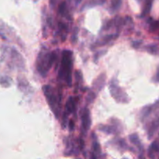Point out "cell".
<instances>
[{"label":"cell","instance_id":"6da1fadb","mask_svg":"<svg viewBox=\"0 0 159 159\" xmlns=\"http://www.w3.org/2000/svg\"><path fill=\"white\" fill-rule=\"evenodd\" d=\"M89 112H88V110H86V111H85L83 116H82V123H83V127L85 129H87V128L89 127Z\"/></svg>","mask_w":159,"mask_h":159},{"label":"cell","instance_id":"7a4b0ae2","mask_svg":"<svg viewBox=\"0 0 159 159\" xmlns=\"http://www.w3.org/2000/svg\"><path fill=\"white\" fill-rule=\"evenodd\" d=\"M66 108H67V111H68V113L73 111L74 108H75V102H74V99L72 97H71L69 100L67 102Z\"/></svg>","mask_w":159,"mask_h":159},{"label":"cell","instance_id":"3957f363","mask_svg":"<svg viewBox=\"0 0 159 159\" xmlns=\"http://www.w3.org/2000/svg\"><path fill=\"white\" fill-rule=\"evenodd\" d=\"M130 139H131V142L133 144H137V143H139L138 137H137V136L136 135V134H133V135H131V137H130Z\"/></svg>","mask_w":159,"mask_h":159},{"label":"cell","instance_id":"277c9868","mask_svg":"<svg viewBox=\"0 0 159 159\" xmlns=\"http://www.w3.org/2000/svg\"><path fill=\"white\" fill-rule=\"evenodd\" d=\"M65 8H66V5L65 3H62L60 5V7H59V11H60L61 13H65Z\"/></svg>","mask_w":159,"mask_h":159},{"label":"cell","instance_id":"5b68a950","mask_svg":"<svg viewBox=\"0 0 159 159\" xmlns=\"http://www.w3.org/2000/svg\"><path fill=\"white\" fill-rule=\"evenodd\" d=\"M74 127H75V124H74L73 120H71L70 122H69V129H70V131H73Z\"/></svg>","mask_w":159,"mask_h":159},{"label":"cell","instance_id":"8992f818","mask_svg":"<svg viewBox=\"0 0 159 159\" xmlns=\"http://www.w3.org/2000/svg\"><path fill=\"white\" fill-rule=\"evenodd\" d=\"M93 148H94V150H95V151H97V152H99V144H98L96 142H95V143H94Z\"/></svg>","mask_w":159,"mask_h":159},{"label":"cell","instance_id":"52a82bcc","mask_svg":"<svg viewBox=\"0 0 159 159\" xmlns=\"http://www.w3.org/2000/svg\"><path fill=\"white\" fill-rule=\"evenodd\" d=\"M89 159H97L96 157V155L94 154H91V155H90V158Z\"/></svg>","mask_w":159,"mask_h":159},{"label":"cell","instance_id":"ba28073f","mask_svg":"<svg viewBox=\"0 0 159 159\" xmlns=\"http://www.w3.org/2000/svg\"><path fill=\"white\" fill-rule=\"evenodd\" d=\"M82 0H77V2H78V3H79V2H81Z\"/></svg>","mask_w":159,"mask_h":159}]
</instances>
